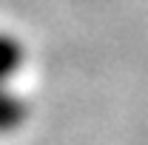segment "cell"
Returning a JSON list of instances; mask_svg holds the SVG:
<instances>
[{
	"instance_id": "cell-1",
	"label": "cell",
	"mask_w": 148,
	"mask_h": 145,
	"mask_svg": "<svg viewBox=\"0 0 148 145\" xmlns=\"http://www.w3.org/2000/svg\"><path fill=\"white\" fill-rule=\"evenodd\" d=\"M32 114V103L17 94L12 85H0V134H12L26 125Z\"/></svg>"
},
{
	"instance_id": "cell-2",
	"label": "cell",
	"mask_w": 148,
	"mask_h": 145,
	"mask_svg": "<svg viewBox=\"0 0 148 145\" xmlns=\"http://www.w3.org/2000/svg\"><path fill=\"white\" fill-rule=\"evenodd\" d=\"M23 66H26V43L9 31H0V85H9Z\"/></svg>"
}]
</instances>
